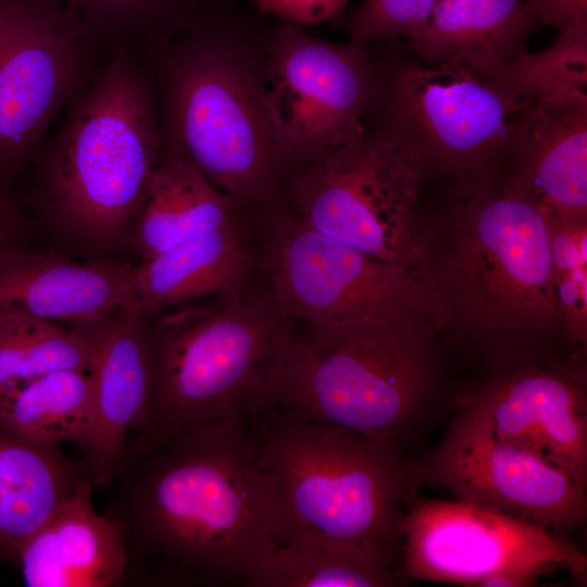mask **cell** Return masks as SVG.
<instances>
[{"label": "cell", "instance_id": "2", "mask_svg": "<svg viewBox=\"0 0 587 587\" xmlns=\"http://www.w3.org/2000/svg\"><path fill=\"white\" fill-rule=\"evenodd\" d=\"M436 325L483 366L564 352L545 213L489 172L461 176L423 215L416 271Z\"/></svg>", "mask_w": 587, "mask_h": 587}, {"label": "cell", "instance_id": "10", "mask_svg": "<svg viewBox=\"0 0 587 587\" xmlns=\"http://www.w3.org/2000/svg\"><path fill=\"white\" fill-rule=\"evenodd\" d=\"M376 105L424 168L461 176L488 172L507 158L529 107L494 76L422 59L380 71Z\"/></svg>", "mask_w": 587, "mask_h": 587}, {"label": "cell", "instance_id": "20", "mask_svg": "<svg viewBox=\"0 0 587 587\" xmlns=\"http://www.w3.org/2000/svg\"><path fill=\"white\" fill-rule=\"evenodd\" d=\"M257 270L252 220L201 234L135 264L132 312L152 316L204 296L232 290Z\"/></svg>", "mask_w": 587, "mask_h": 587}, {"label": "cell", "instance_id": "33", "mask_svg": "<svg viewBox=\"0 0 587 587\" xmlns=\"http://www.w3.org/2000/svg\"><path fill=\"white\" fill-rule=\"evenodd\" d=\"M27 226L21 202L9 189L7 182L0 180V253L25 247L23 241Z\"/></svg>", "mask_w": 587, "mask_h": 587}, {"label": "cell", "instance_id": "4", "mask_svg": "<svg viewBox=\"0 0 587 587\" xmlns=\"http://www.w3.org/2000/svg\"><path fill=\"white\" fill-rule=\"evenodd\" d=\"M161 149L153 80L125 49L116 51L35 159V218L63 253L117 259L130 249Z\"/></svg>", "mask_w": 587, "mask_h": 587}, {"label": "cell", "instance_id": "1", "mask_svg": "<svg viewBox=\"0 0 587 587\" xmlns=\"http://www.w3.org/2000/svg\"><path fill=\"white\" fill-rule=\"evenodd\" d=\"M113 484L104 515L129 565H153L167 580L249 583L283 538L280 501L246 415L167 439L123 465Z\"/></svg>", "mask_w": 587, "mask_h": 587}, {"label": "cell", "instance_id": "15", "mask_svg": "<svg viewBox=\"0 0 587 587\" xmlns=\"http://www.w3.org/2000/svg\"><path fill=\"white\" fill-rule=\"evenodd\" d=\"M498 436L540 455L587 489L586 348L484 366L458 389Z\"/></svg>", "mask_w": 587, "mask_h": 587}, {"label": "cell", "instance_id": "27", "mask_svg": "<svg viewBox=\"0 0 587 587\" xmlns=\"http://www.w3.org/2000/svg\"><path fill=\"white\" fill-rule=\"evenodd\" d=\"M90 346L63 323L25 314L0 317V389L62 370H87Z\"/></svg>", "mask_w": 587, "mask_h": 587}, {"label": "cell", "instance_id": "9", "mask_svg": "<svg viewBox=\"0 0 587 587\" xmlns=\"http://www.w3.org/2000/svg\"><path fill=\"white\" fill-rule=\"evenodd\" d=\"M251 220L257 268L299 322L434 319L415 273L327 237L273 204Z\"/></svg>", "mask_w": 587, "mask_h": 587}, {"label": "cell", "instance_id": "22", "mask_svg": "<svg viewBox=\"0 0 587 587\" xmlns=\"http://www.w3.org/2000/svg\"><path fill=\"white\" fill-rule=\"evenodd\" d=\"M533 29L521 0H438L411 45L422 60L495 76L527 50L525 38Z\"/></svg>", "mask_w": 587, "mask_h": 587}, {"label": "cell", "instance_id": "31", "mask_svg": "<svg viewBox=\"0 0 587 587\" xmlns=\"http://www.w3.org/2000/svg\"><path fill=\"white\" fill-rule=\"evenodd\" d=\"M261 14L283 23L316 25L338 14L349 0H252Z\"/></svg>", "mask_w": 587, "mask_h": 587}, {"label": "cell", "instance_id": "5", "mask_svg": "<svg viewBox=\"0 0 587 587\" xmlns=\"http://www.w3.org/2000/svg\"><path fill=\"white\" fill-rule=\"evenodd\" d=\"M450 347L426 316L300 322L268 405L405 451L457 405L458 389L447 383Z\"/></svg>", "mask_w": 587, "mask_h": 587}, {"label": "cell", "instance_id": "24", "mask_svg": "<svg viewBox=\"0 0 587 587\" xmlns=\"http://www.w3.org/2000/svg\"><path fill=\"white\" fill-rule=\"evenodd\" d=\"M400 554L372 542L290 540L248 583L257 587H390L401 585Z\"/></svg>", "mask_w": 587, "mask_h": 587}, {"label": "cell", "instance_id": "34", "mask_svg": "<svg viewBox=\"0 0 587 587\" xmlns=\"http://www.w3.org/2000/svg\"><path fill=\"white\" fill-rule=\"evenodd\" d=\"M555 569L552 565H528L517 566L497 572L483 580L479 587H530L535 586L538 579Z\"/></svg>", "mask_w": 587, "mask_h": 587}, {"label": "cell", "instance_id": "14", "mask_svg": "<svg viewBox=\"0 0 587 587\" xmlns=\"http://www.w3.org/2000/svg\"><path fill=\"white\" fill-rule=\"evenodd\" d=\"M265 52L270 93L292 162L365 132L380 75L365 43L332 42L282 23L266 30Z\"/></svg>", "mask_w": 587, "mask_h": 587}, {"label": "cell", "instance_id": "6", "mask_svg": "<svg viewBox=\"0 0 587 587\" xmlns=\"http://www.w3.org/2000/svg\"><path fill=\"white\" fill-rule=\"evenodd\" d=\"M148 321L152 408L128 438L121 466L184 432L268 405L300 323L258 268L207 302L180 304Z\"/></svg>", "mask_w": 587, "mask_h": 587}, {"label": "cell", "instance_id": "28", "mask_svg": "<svg viewBox=\"0 0 587 587\" xmlns=\"http://www.w3.org/2000/svg\"><path fill=\"white\" fill-rule=\"evenodd\" d=\"M97 39L146 42L171 39L196 26L209 0H61Z\"/></svg>", "mask_w": 587, "mask_h": 587}, {"label": "cell", "instance_id": "29", "mask_svg": "<svg viewBox=\"0 0 587 587\" xmlns=\"http://www.w3.org/2000/svg\"><path fill=\"white\" fill-rule=\"evenodd\" d=\"M545 213V212H544ZM561 327L572 348L587 345V216L545 213Z\"/></svg>", "mask_w": 587, "mask_h": 587}, {"label": "cell", "instance_id": "8", "mask_svg": "<svg viewBox=\"0 0 587 587\" xmlns=\"http://www.w3.org/2000/svg\"><path fill=\"white\" fill-rule=\"evenodd\" d=\"M423 170L384 123L366 126L341 147L292 162L273 205L327 237L416 274Z\"/></svg>", "mask_w": 587, "mask_h": 587}, {"label": "cell", "instance_id": "32", "mask_svg": "<svg viewBox=\"0 0 587 587\" xmlns=\"http://www.w3.org/2000/svg\"><path fill=\"white\" fill-rule=\"evenodd\" d=\"M524 11L534 26H552L564 32L587 25V0H525Z\"/></svg>", "mask_w": 587, "mask_h": 587}, {"label": "cell", "instance_id": "21", "mask_svg": "<svg viewBox=\"0 0 587 587\" xmlns=\"http://www.w3.org/2000/svg\"><path fill=\"white\" fill-rule=\"evenodd\" d=\"M89 477L84 461L0 427V560L22 547ZM90 478V477H89Z\"/></svg>", "mask_w": 587, "mask_h": 587}, {"label": "cell", "instance_id": "25", "mask_svg": "<svg viewBox=\"0 0 587 587\" xmlns=\"http://www.w3.org/2000/svg\"><path fill=\"white\" fill-rule=\"evenodd\" d=\"M92 414L87 370H62L0 389V427L51 447L83 448Z\"/></svg>", "mask_w": 587, "mask_h": 587}, {"label": "cell", "instance_id": "3", "mask_svg": "<svg viewBox=\"0 0 587 587\" xmlns=\"http://www.w3.org/2000/svg\"><path fill=\"white\" fill-rule=\"evenodd\" d=\"M265 33L212 8L192 28L150 46L161 158L189 164L248 212L274 202L292 163L270 93Z\"/></svg>", "mask_w": 587, "mask_h": 587}, {"label": "cell", "instance_id": "13", "mask_svg": "<svg viewBox=\"0 0 587 587\" xmlns=\"http://www.w3.org/2000/svg\"><path fill=\"white\" fill-rule=\"evenodd\" d=\"M400 535L403 583L477 586L497 572L528 565L586 576L587 558L569 535L459 499H425L411 489Z\"/></svg>", "mask_w": 587, "mask_h": 587}, {"label": "cell", "instance_id": "12", "mask_svg": "<svg viewBox=\"0 0 587 587\" xmlns=\"http://www.w3.org/2000/svg\"><path fill=\"white\" fill-rule=\"evenodd\" d=\"M453 411L437 446L409 460L411 489L445 488L459 500L563 535L586 522L587 489L535 452L498 436L471 405L459 402Z\"/></svg>", "mask_w": 587, "mask_h": 587}, {"label": "cell", "instance_id": "16", "mask_svg": "<svg viewBox=\"0 0 587 587\" xmlns=\"http://www.w3.org/2000/svg\"><path fill=\"white\" fill-rule=\"evenodd\" d=\"M90 346L92 414L83 459L95 488L110 487L128 438L146 424L154 392L148 317L126 309L65 324Z\"/></svg>", "mask_w": 587, "mask_h": 587}, {"label": "cell", "instance_id": "23", "mask_svg": "<svg viewBox=\"0 0 587 587\" xmlns=\"http://www.w3.org/2000/svg\"><path fill=\"white\" fill-rule=\"evenodd\" d=\"M246 212L189 164L160 158L133 225L130 249L146 261Z\"/></svg>", "mask_w": 587, "mask_h": 587}, {"label": "cell", "instance_id": "30", "mask_svg": "<svg viewBox=\"0 0 587 587\" xmlns=\"http://www.w3.org/2000/svg\"><path fill=\"white\" fill-rule=\"evenodd\" d=\"M438 0H363L347 18L350 41L404 37L412 41L426 26Z\"/></svg>", "mask_w": 587, "mask_h": 587}, {"label": "cell", "instance_id": "11", "mask_svg": "<svg viewBox=\"0 0 587 587\" xmlns=\"http://www.w3.org/2000/svg\"><path fill=\"white\" fill-rule=\"evenodd\" d=\"M96 40L61 0H0V180L35 161L89 79Z\"/></svg>", "mask_w": 587, "mask_h": 587}, {"label": "cell", "instance_id": "7", "mask_svg": "<svg viewBox=\"0 0 587 587\" xmlns=\"http://www.w3.org/2000/svg\"><path fill=\"white\" fill-rule=\"evenodd\" d=\"M246 424L280 501V544L354 540L401 557L400 524L411 490L403 449L271 405L246 415Z\"/></svg>", "mask_w": 587, "mask_h": 587}, {"label": "cell", "instance_id": "18", "mask_svg": "<svg viewBox=\"0 0 587 587\" xmlns=\"http://www.w3.org/2000/svg\"><path fill=\"white\" fill-rule=\"evenodd\" d=\"M505 159L507 192L545 213L587 216V103H530Z\"/></svg>", "mask_w": 587, "mask_h": 587}, {"label": "cell", "instance_id": "17", "mask_svg": "<svg viewBox=\"0 0 587 587\" xmlns=\"http://www.w3.org/2000/svg\"><path fill=\"white\" fill-rule=\"evenodd\" d=\"M135 264L74 260L58 250L16 247L0 253V317L25 314L71 324L105 312H132Z\"/></svg>", "mask_w": 587, "mask_h": 587}, {"label": "cell", "instance_id": "19", "mask_svg": "<svg viewBox=\"0 0 587 587\" xmlns=\"http://www.w3.org/2000/svg\"><path fill=\"white\" fill-rule=\"evenodd\" d=\"M92 482L75 492L22 547L16 565L28 587H112L127 579L129 558L116 525L92 503Z\"/></svg>", "mask_w": 587, "mask_h": 587}, {"label": "cell", "instance_id": "26", "mask_svg": "<svg viewBox=\"0 0 587 587\" xmlns=\"http://www.w3.org/2000/svg\"><path fill=\"white\" fill-rule=\"evenodd\" d=\"M494 77L523 103H587V25L560 32L541 51L514 57Z\"/></svg>", "mask_w": 587, "mask_h": 587}]
</instances>
